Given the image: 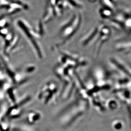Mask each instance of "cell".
Masks as SVG:
<instances>
[{"instance_id":"1","label":"cell","mask_w":131,"mask_h":131,"mask_svg":"<svg viewBox=\"0 0 131 131\" xmlns=\"http://www.w3.org/2000/svg\"><path fill=\"white\" fill-rule=\"evenodd\" d=\"M80 23V16L74 15L70 21L65 24L61 30V36L64 42L72 37L78 29Z\"/></svg>"},{"instance_id":"2","label":"cell","mask_w":131,"mask_h":131,"mask_svg":"<svg viewBox=\"0 0 131 131\" xmlns=\"http://www.w3.org/2000/svg\"><path fill=\"white\" fill-rule=\"evenodd\" d=\"M17 23L20 29L22 30V31L24 33V34H25L27 38H28L30 40L29 41L32 44V46L34 47L38 56L39 58H42L43 57L42 51H41V48H40V46L38 43L36 35H35L34 31L31 29L28 24H27L25 21L21 20H18Z\"/></svg>"}]
</instances>
